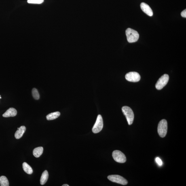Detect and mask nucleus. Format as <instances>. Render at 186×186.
Returning <instances> with one entry per match:
<instances>
[{
  "label": "nucleus",
  "mask_w": 186,
  "mask_h": 186,
  "mask_svg": "<svg viewBox=\"0 0 186 186\" xmlns=\"http://www.w3.org/2000/svg\"><path fill=\"white\" fill-rule=\"evenodd\" d=\"M126 33L127 40L129 43L136 42L139 38V35L138 32L131 28H128L126 30Z\"/></svg>",
  "instance_id": "nucleus-1"
},
{
  "label": "nucleus",
  "mask_w": 186,
  "mask_h": 186,
  "mask_svg": "<svg viewBox=\"0 0 186 186\" xmlns=\"http://www.w3.org/2000/svg\"><path fill=\"white\" fill-rule=\"evenodd\" d=\"M168 130V123L166 120L163 119L159 122L157 131L159 136L164 138L166 136Z\"/></svg>",
  "instance_id": "nucleus-2"
},
{
  "label": "nucleus",
  "mask_w": 186,
  "mask_h": 186,
  "mask_svg": "<svg viewBox=\"0 0 186 186\" xmlns=\"http://www.w3.org/2000/svg\"><path fill=\"white\" fill-rule=\"evenodd\" d=\"M122 110L123 114L126 117L128 124L129 125L132 124L133 122L134 115L132 110L128 106H124L122 107Z\"/></svg>",
  "instance_id": "nucleus-3"
},
{
  "label": "nucleus",
  "mask_w": 186,
  "mask_h": 186,
  "mask_svg": "<svg viewBox=\"0 0 186 186\" xmlns=\"http://www.w3.org/2000/svg\"><path fill=\"white\" fill-rule=\"evenodd\" d=\"M103 120L101 115H98L97 117L96 122L92 129L93 132L94 134L99 132L102 130L103 128Z\"/></svg>",
  "instance_id": "nucleus-4"
},
{
  "label": "nucleus",
  "mask_w": 186,
  "mask_h": 186,
  "mask_svg": "<svg viewBox=\"0 0 186 186\" xmlns=\"http://www.w3.org/2000/svg\"><path fill=\"white\" fill-rule=\"evenodd\" d=\"M108 179L113 183L121 184L123 185H127L128 183V181L124 178L118 175H112L108 176Z\"/></svg>",
  "instance_id": "nucleus-5"
},
{
  "label": "nucleus",
  "mask_w": 186,
  "mask_h": 186,
  "mask_svg": "<svg viewBox=\"0 0 186 186\" xmlns=\"http://www.w3.org/2000/svg\"><path fill=\"white\" fill-rule=\"evenodd\" d=\"M113 157L116 162L119 163H124L126 161V157L125 155L121 151L115 150L112 154Z\"/></svg>",
  "instance_id": "nucleus-6"
},
{
  "label": "nucleus",
  "mask_w": 186,
  "mask_h": 186,
  "mask_svg": "<svg viewBox=\"0 0 186 186\" xmlns=\"http://www.w3.org/2000/svg\"><path fill=\"white\" fill-rule=\"evenodd\" d=\"M169 78L168 75L165 74L163 75L160 78H159L155 85L156 89L159 90H162L167 84Z\"/></svg>",
  "instance_id": "nucleus-7"
},
{
  "label": "nucleus",
  "mask_w": 186,
  "mask_h": 186,
  "mask_svg": "<svg viewBox=\"0 0 186 186\" xmlns=\"http://www.w3.org/2000/svg\"><path fill=\"white\" fill-rule=\"evenodd\" d=\"M125 78L127 80L132 82H138L141 78L139 74L136 72H131L127 73Z\"/></svg>",
  "instance_id": "nucleus-8"
},
{
  "label": "nucleus",
  "mask_w": 186,
  "mask_h": 186,
  "mask_svg": "<svg viewBox=\"0 0 186 186\" xmlns=\"http://www.w3.org/2000/svg\"><path fill=\"white\" fill-rule=\"evenodd\" d=\"M140 7L142 11L150 16H152L153 12L150 7L147 4L142 3L140 5Z\"/></svg>",
  "instance_id": "nucleus-9"
},
{
  "label": "nucleus",
  "mask_w": 186,
  "mask_h": 186,
  "mask_svg": "<svg viewBox=\"0 0 186 186\" xmlns=\"http://www.w3.org/2000/svg\"><path fill=\"white\" fill-rule=\"evenodd\" d=\"M17 114L16 110L14 108H10L7 110V111L3 114V116L5 117H13L16 116Z\"/></svg>",
  "instance_id": "nucleus-10"
},
{
  "label": "nucleus",
  "mask_w": 186,
  "mask_h": 186,
  "mask_svg": "<svg viewBox=\"0 0 186 186\" xmlns=\"http://www.w3.org/2000/svg\"><path fill=\"white\" fill-rule=\"evenodd\" d=\"M26 130V128L24 126H21L20 128H18V130L15 132V138L17 139H20L21 138Z\"/></svg>",
  "instance_id": "nucleus-11"
},
{
  "label": "nucleus",
  "mask_w": 186,
  "mask_h": 186,
  "mask_svg": "<svg viewBox=\"0 0 186 186\" xmlns=\"http://www.w3.org/2000/svg\"><path fill=\"white\" fill-rule=\"evenodd\" d=\"M49 177L48 173L47 171L45 170L41 176L40 182L41 185H44L46 183Z\"/></svg>",
  "instance_id": "nucleus-12"
},
{
  "label": "nucleus",
  "mask_w": 186,
  "mask_h": 186,
  "mask_svg": "<svg viewBox=\"0 0 186 186\" xmlns=\"http://www.w3.org/2000/svg\"><path fill=\"white\" fill-rule=\"evenodd\" d=\"M60 113L58 111L54 112L51 113L47 115L46 116V119L48 120H52L55 119L59 117L60 116Z\"/></svg>",
  "instance_id": "nucleus-13"
},
{
  "label": "nucleus",
  "mask_w": 186,
  "mask_h": 186,
  "mask_svg": "<svg viewBox=\"0 0 186 186\" xmlns=\"http://www.w3.org/2000/svg\"><path fill=\"white\" fill-rule=\"evenodd\" d=\"M43 147H38L36 148L34 150L33 154L36 157H39L42 154L43 152Z\"/></svg>",
  "instance_id": "nucleus-14"
},
{
  "label": "nucleus",
  "mask_w": 186,
  "mask_h": 186,
  "mask_svg": "<svg viewBox=\"0 0 186 186\" xmlns=\"http://www.w3.org/2000/svg\"><path fill=\"white\" fill-rule=\"evenodd\" d=\"M22 167L24 171L26 173L29 174H31L33 173V169H32L31 167L29 165H28L27 163L26 162L23 163L22 164Z\"/></svg>",
  "instance_id": "nucleus-15"
},
{
  "label": "nucleus",
  "mask_w": 186,
  "mask_h": 186,
  "mask_svg": "<svg viewBox=\"0 0 186 186\" xmlns=\"http://www.w3.org/2000/svg\"><path fill=\"white\" fill-rule=\"evenodd\" d=\"M0 184L1 186H8L9 183L7 178L4 176L0 177Z\"/></svg>",
  "instance_id": "nucleus-16"
},
{
  "label": "nucleus",
  "mask_w": 186,
  "mask_h": 186,
  "mask_svg": "<svg viewBox=\"0 0 186 186\" xmlns=\"http://www.w3.org/2000/svg\"><path fill=\"white\" fill-rule=\"evenodd\" d=\"M32 95L34 99L36 100H38L40 98V95L36 89L34 88L32 91Z\"/></svg>",
  "instance_id": "nucleus-17"
},
{
  "label": "nucleus",
  "mask_w": 186,
  "mask_h": 186,
  "mask_svg": "<svg viewBox=\"0 0 186 186\" xmlns=\"http://www.w3.org/2000/svg\"><path fill=\"white\" fill-rule=\"evenodd\" d=\"M44 0H28L27 2L29 3L41 4L43 2Z\"/></svg>",
  "instance_id": "nucleus-18"
},
{
  "label": "nucleus",
  "mask_w": 186,
  "mask_h": 186,
  "mask_svg": "<svg viewBox=\"0 0 186 186\" xmlns=\"http://www.w3.org/2000/svg\"><path fill=\"white\" fill-rule=\"evenodd\" d=\"M155 161H156L157 164H158L159 166H162L163 163L161 159L158 157H156L155 159Z\"/></svg>",
  "instance_id": "nucleus-19"
},
{
  "label": "nucleus",
  "mask_w": 186,
  "mask_h": 186,
  "mask_svg": "<svg viewBox=\"0 0 186 186\" xmlns=\"http://www.w3.org/2000/svg\"><path fill=\"white\" fill-rule=\"evenodd\" d=\"M181 16L183 17L186 18V9L184 10L183 11H182L181 13Z\"/></svg>",
  "instance_id": "nucleus-20"
},
{
  "label": "nucleus",
  "mask_w": 186,
  "mask_h": 186,
  "mask_svg": "<svg viewBox=\"0 0 186 186\" xmlns=\"http://www.w3.org/2000/svg\"><path fill=\"white\" fill-rule=\"evenodd\" d=\"M62 186H69V185H67V184H64L62 185Z\"/></svg>",
  "instance_id": "nucleus-21"
},
{
  "label": "nucleus",
  "mask_w": 186,
  "mask_h": 186,
  "mask_svg": "<svg viewBox=\"0 0 186 186\" xmlns=\"http://www.w3.org/2000/svg\"><path fill=\"white\" fill-rule=\"evenodd\" d=\"M1 96L0 95V99H1Z\"/></svg>",
  "instance_id": "nucleus-22"
}]
</instances>
